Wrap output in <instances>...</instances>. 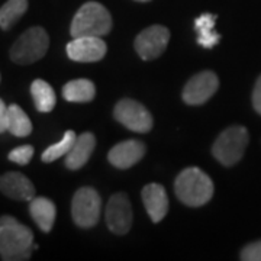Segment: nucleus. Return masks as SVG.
Segmentation results:
<instances>
[{
	"mask_svg": "<svg viewBox=\"0 0 261 261\" xmlns=\"http://www.w3.org/2000/svg\"><path fill=\"white\" fill-rule=\"evenodd\" d=\"M243 261H261V240L245 245L241 251Z\"/></svg>",
	"mask_w": 261,
	"mask_h": 261,
	"instance_id": "24",
	"label": "nucleus"
},
{
	"mask_svg": "<svg viewBox=\"0 0 261 261\" xmlns=\"http://www.w3.org/2000/svg\"><path fill=\"white\" fill-rule=\"evenodd\" d=\"M34 155V147L32 145H20L13 148L9 152V160L12 163H16L19 166H27Z\"/></svg>",
	"mask_w": 261,
	"mask_h": 261,
	"instance_id": "23",
	"label": "nucleus"
},
{
	"mask_svg": "<svg viewBox=\"0 0 261 261\" xmlns=\"http://www.w3.org/2000/svg\"><path fill=\"white\" fill-rule=\"evenodd\" d=\"M252 106H254L255 112L261 115V75L258 77L257 83L254 86V90H252Z\"/></svg>",
	"mask_w": 261,
	"mask_h": 261,
	"instance_id": "25",
	"label": "nucleus"
},
{
	"mask_svg": "<svg viewBox=\"0 0 261 261\" xmlns=\"http://www.w3.org/2000/svg\"><path fill=\"white\" fill-rule=\"evenodd\" d=\"M102 199L92 187H82L75 192L71 202V215L80 228H92L99 222Z\"/></svg>",
	"mask_w": 261,
	"mask_h": 261,
	"instance_id": "6",
	"label": "nucleus"
},
{
	"mask_svg": "<svg viewBox=\"0 0 261 261\" xmlns=\"http://www.w3.org/2000/svg\"><path fill=\"white\" fill-rule=\"evenodd\" d=\"M137 2H149V0H137Z\"/></svg>",
	"mask_w": 261,
	"mask_h": 261,
	"instance_id": "27",
	"label": "nucleus"
},
{
	"mask_svg": "<svg viewBox=\"0 0 261 261\" xmlns=\"http://www.w3.org/2000/svg\"><path fill=\"white\" fill-rule=\"evenodd\" d=\"M108 53V45L102 37L73 38L67 44V56L77 63H96L100 61Z\"/></svg>",
	"mask_w": 261,
	"mask_h": 261,
	"instance_id": "11",
	"label": "nucleus"
},
{
	"mask_svg": "<svg viewBox=\"0 0 261 261\" xmlns=\"http://www.w3.org/2000/svg\"><path fill=\"white\" fill-rule=\"evenodd\" d=\"M174 192L185 205L199 207L212 199L214 181L200 168H185L174 181Z\"/></svg>",
	"mask_w": 261,
	"mask_h": 261,
	"instance_id": "2",
	"label": "nucleus"
},
{
	"mask_svg": "<svg viewBox=\"0 0 261 261\" xmlns=\"http://www.w3.org/2000/svg\"><path fill=\"white\" fill-rule=\"evenodd\" d=\"M34 233L28 226L9 216H0V258L5 261H23L34 251Z\"/></svg>",
	"mask_w": 261,
	"mask_h": 261,
	"instance_id": "1",
	"label": "nucleus"
},
{
	"mask_svg": "<svg viewBox=\"0 0 261 261\" xmlns=\"http://www.w3.org/2000/svg\"><path fill=\"white\" fill-rule=\"evenodd\" d=\"M145 154V145L144 142L138 140H126L116 144L108 154L109 163L115 167L129 168L135 166Z\"/></svg>",
	"mask_w": 261,
	"mask_h": 261,
	"instance_id": "12",
	"label": "nucleus"
},
{
	"mask_svg": "<svg viewBox=\"0 0 261 261\" xmlns=\"http://www.w3.org/2000/svg\"><path fill=\"white\" fill-rule=\"evenodd\" d=\"M215 23H216V15L212 13H203L195 20V28L199 34L197 44L203 48H214L219 42V34L215 32Z\"/></svg>",
	"mask_w": 261,
	"mask_h": 261,
	"instance_id": "18",
	"label": "nucleus"
},
{
	"mask_svg": "<svg viewBox=\"0 0 261 261\" xmlns=\"http://www.w3.org/2000/svg\"><path fill=\"white\" fill-rule=\"evenodd\" d=\"M49 37L41 27H32L23 32L10 48V58L19 65H28L47 54Z\"/></svg>",
	"mask_w": 261,
	"mask_h": 261,
	"instance_id": "5",
	"label": "nucleus"
},
{
	"mask_svg": "<svg viewBox=\"0 0 261 261\" xmlns=\"http://www.w3.org/2000/svg\"><path fill=\"white\" fill-rule=\"evenodd\" d=\"M75 138H77V135H75L74 130H67L64 134V137H63V140H60L57 144L48 147V148L42 152L41 160H42L44 163H53V161H56V160H58L60 157L67 155L68 151L73 147Z\"/></svg>",
	"mask_w": 261,
	"mask_h": 261,
	"instance_id": "22",
	"label": "nucleus"
},
{
	"mask_svg": "<svg viewBox=\"0 0 261 261\" xmlns=\"http://www.w3.org/2000/svg\"><path fill=\"white\" fill-rule=\"evenodd\" d=\"M0 192L13 200H28L35 197V186L27 176L18 171H9L0 176Z\"/></svg>",
	"mask_w": 261,
	"mask_h": 261,
	"instance_id": "13",
	"label": "nucleus"
},
{
	"mask_svg": "<svg viewBox=\"0 0 261 261\" xmlns=\"http://www.w3.org/2000/svg\"><path fill=\"white\" fill-rule=\"evenodd\" d=\"M29 212L42 232H49L54 226L57 207L48 197H34L29 202Z\"/></svg>",
	"mask_w": 261,
	"mask_h": 261,
	"instance_id": "16",
	"label": "nucleus"
},
{
	"mask_svg": "<svg viewBox=\"0 0 261 261\" xmlns=\"http://www.w3.org/2000/svg\"><path fill=\"white\" fill-rule=\"evenodd\" d=\"M63 96L67 102L71 103L92 102L96 96V87L87 79H77L68 82L63 87Z\"/></svg>",
	"mask_w": 261,
	"mask_h": 261,
	"instance_id": "17",
	"label": "nucleus"
},
{
	"mask_svg": "<svg viewBox=\"0 0 261 261\" xmlns=\"http://www.w3.org/2000/svg\"><path fill=\"white\" fill-rule=\"evenodd\" d=\"M31 93H32V97H34L37 111L42 113H48L54 109L57 103L56 93H54L53 87L47 82H44L41 79L34 80L32 84H31Z\"/></svg>",
	"mask_w": 261,
	"mask_h": 261,
	"instance_id": "19",
	"label": "nucleus"
},
{
	"mask_svg": "<svg viewBox=\"0 0 261 261\" xmlns=\"http://www.w3.org/2000/svg\"><path fill=\"white\" fill-rule=\"evenodd\" d=\"M28 10V0H8L0 8V28L9 31Z\"/></svg>",
	"mask_w": 261,
	"mask_h": 261,
	"instance_id": "20",
	"label": "nucleus"
},
{
	"mask_svg": "<svg viewBox=\"0 0 261 261\" xmlns=\"http://www.w3.org/2000/svg\"><path fill=\"white\" fill-rule=\"evenodd\" d=\"M142 200L154 224L164 219L168 212V197L166 189L159 183H149L142 189Z\"/></svg>",
	"mask_w": 261,
	"mask_h": 261,
	"instance_id": "14",
	"label": "nucleus"
},
{
	"mask_svg": "<svg viewBox=\"0 0 261 261\" xmlns=\"http://www.w3.org/2000/svg\"><path fill=\"white\" fill-rule=\"evenodd\" d=\"M96 147V138L92 132H83L77 137L71 149L65 155V166L70 170H79L89 161Z\"/></svg>",
	"mask_w": 261,
	"mask_h": 261,
	"instance_id": "15",
	"label": "nucleus"
},
{
	"mask_svg": "<svg viewBox=\"0 0 261 261\" xmlns=\"http://www.w3.org/2000/svg\"><path fill=\"white\" fill-rule=\"evenodd\" d=\"M219 79L214 71H202L193 75L183 89V100L187 105H203L218 90Z\"/></svg>",
	"mask_w": 261,
	"mask_h": 261,
	"instance_id": "9",
	"label": "nucleus"
},
{
	"mask_svg": "<svg viewBox=\"0 0 261 261\" xmlns=\"http://www.w3.org/2000/svg\"><path fill=\"white\" fill-rule=\"evenodd\" d=\"M112 29V16L109 10L97 2L84 3L73 18L70 32L73 38L103 37Z\"/></svg>",
	"mask_w": 261,
	"mask_h": 261,
	"instance_id": "3",
	"label": "nucleus"
},
{
	"mask_svg": "<svg viewBox=\"0 0 261 261\" xmlns=\"http://www.w3.org/2000/svg\"><path fill=\"white\" fill-rule=\"evenodd\" d=\"M106 224L113 233L125 235L132 226V207L125 193L113 195L106 206Z\"/></svg>",
	"mask_w": 261,
	"mask_h": 261,
	"instance_id": "10",
	"label": "nucleus"
},
{
	"mask_svg": "<svg viewBox=\"0 0 261 261\" xmlns=\"http://www.w3.org/2000/svg\"><path fill=\"white\" fill-rule=\"evenodd\" d=\"M248 142H250V135L247 128L233 125L226 128L216 138L212 147V154L222 166L231 167L243 159Z\"/></svg>",
	"mask_w": 261,
	"mask_h": 261,
	"instance_id": "4",
	"label": "nucleus"
},
{
	"mask_svg": "<svg viewBox=\"0 0 261 261\" xmlns=\"http://www.w3.org/2000/svg\"><path fill=\"white\" fill-rule=\"evenodd\" d=\"M8 113H9V106H6L5 102L0 99V134L8 130Z\"/></svg>",
	"mask_w": 261,
	"mask_h": 261,
	"instance_id": "26",
	"label": "nucleus"
},
{
	"mask_svg": "<svg viewBox=\"0 0 261 261\" xmlns=\"http://www.w3.org/2000/svg\"><path fill=\"white\" fill-rule=\"evenodd\" d=\"M170 31L163 25H152L144 29L135 39V51L142 60L159 58L167 48Z\"/></svg>",
	"mask_w": 261,
	"mask_h": 261,
	"instance_id": "8",
	"label": "nucleus"
},
{
	"mask_svg": "<svg viewBox=\"0 0 261 261\" xmlns=\"http://www.w3.org/2000/svg\"><path fill=\"white\" fill-rule=\"evenodd\" d=\"M8 130L12 135L23 138L32 132V122L29 116L23 112L18 105H10L8 113Z\"/></svg>",
	"mask_w": 261,
	"mask_h": 261,
	"instance_id": "21",
	"label": "nucleus"
},
{
	"mask_svg": "<svg viewBox=\"0 0 261 261\" xmlns=\"http://www.w3.org/2000/svg\"><path fill=\"white\" fill-rule=\"evenodd\" d=\"M113 116L125 128L141 134L151 130L154 123L148 109L134 99H122L121 102H118L113 111Z\"/></svg>",
	"mask_w": 261,
	"mask_h": 261,
	"instance_id": "7",
	"label": "nucleus"
}]
</instances>
